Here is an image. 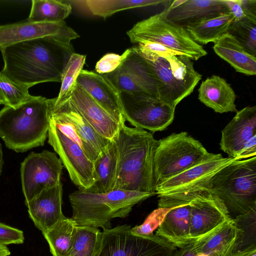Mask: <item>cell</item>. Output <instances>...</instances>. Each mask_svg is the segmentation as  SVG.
<instances>
[{"mask_svg": "<svg viewBox=\"0 0 256 256\" xmlns=\"http://www.w3.org/2000/svg\"><path fill=\"white\" fill-rule=\"evenodd\" d=\"M0 51L4 64L2 71L29 88L45 82H60L74 52L71 42L50 37L18 43Z\"/></svg>", "mask_w": 256, "mask_h": 256, "instance_id": "6da1fadb", "label": "cell"}, {"mask_svg": "<svg viewBox=\"0 0 256 256\" xmlns=\"http://www.w3.org/2000/svg\"><path fill=\"white\" fill-rule=\"evenodd\" d=\"M118 167L114 190L156 194L154 156L157 142L148 131L120 124L114 140Z\"/></svg>", "mask_w": 256, "mask_h": 256, "instance_id": "7a4b0ae2", "label": "cell"}, {"mask_svg": "<svg viewBox=\"0 0 256 256\" xmlns=\"http://www.w3.org/2000/svg\"><path fill=\"white\" fill-rule=\"evenodd\" d=\"M52 99L34 96L14 108L0 110V137L6 146L17 152L44 146L50 125Z\"/></svg>", "mask_w": 256, "mask_h": 256, "instance_id": "3957f363", "label": "cell"}, {"mask_svg": "<svg viewBox=\"0 0 256 256\" xmlns=\"http://www.w3.org/2000/svg\"><path fill=\"white\" fill-rule=\"evenodd\" d=\"M154 194L120 189L102 193L78 190L69 195L71 218L77 226L110 229L113 218H126L134 205Z\"/></svg>", "mask_w": 256, "mask_h": 256, "instance_id": "277c9868", "label": "cell"}, {"mask_svg": "<svg viewBox=\"0 0 256 256\" xmlns=\"http://www.w3.org/2000/svg\"><path fill=\"white\" fill-rule=\"evenodd\" d=\"M204 190L223 202L232 219L256 208V156L234 160L212 178Z\"/></svg>", "mask_w": 256, "mask_h": 256, "instance_id": "5b68a950", "label": "cell"}, {"mask_svg": "<svg viewBox=\"0 0 256 256\" xmlns=\"http://www.w3.org/2000/svg\"><path fill=\"white\" fill-rule=\"evenodd\" d=\"M135 46L156 77L158 99L176 108L182 100L192 92L202 78L192 60L180 54L158 55Z\"/></svg>", "mask_w": 256, "mask_h": 256, "instance_id": "8992f818", "label": "cell"}, {"mask_svg": "<svg viewBox=\"0 0 256 256\" xmlns=\"http://www.w3.org/2000/svg\"><path fill=\"white\" fill-rule=\"evenodd\" d=\"M209 154L200 142L185 132L158 140L154 156L156 186L200 162Z\"/></svg>", "mask_w": 256, "mask_h": 256, "instance_id": "52a82bcc", "label": "cell"}, {"mask_svg": "<svg viewBox=\"0 0 256 256\" xmlns=\"http://www.w3.org/2000/svg\"><path fill=\"white\" fill-rule=\"evenodd\" d=\"M126 34L134 44L155 42L192 60H197L207 54L206 51L191 38L184 27L168 20L162 12L138 22Z\"/></svg>", "mask_w": 256, "mask_h": 256, "instance_id": "ba28073f", "label": "cell"}, {"mask_svg": "<svg viewBox=\"0 0 256 256\" xmlns=\"http://www.w3.org/2000/svg\"><path fill=\"white\" fill-rule=\"evenodd\" d=\"M124 224L103 230L94 256H172L177 248L152 234L141 236Z\"/></svg>", "mask_w": 256, "mask_h": 256, "instance_id": "9c48e42d", "label": "cell"}, {"mask_svg": "<svg viewBox=\"0 0 256 256\" xmlns=\"http://www.w3.org/2000/svg\"><path fill=\"white\" fill-rule=\"evenodd\" d=\"M235 160L220 154L210 153L200 162L162 181L156 188L158 197L190 202L202 192L212 178Z\"/></svg>", "mask_w": 256, "mask_h": 256, "instance_id": "30bf717a", "label": "cell"}, {"mask_svg": "<svg viewBox=\"0 0 256 256\" xmlns=\"http://www.w3.org/2000/svg\"><path fill=\"white\" fill-rule=\"evenodd\" d=\"M122 114L136 128L152 132L164 130L173 122L175 108L147 94L120 92Z\"/></svg>", "mask_w": 256, "mask_h": 256, "instance_id": "8fae6325", "label": "cell"}, {"mask_svg": "<svg viewBox=\"0 0 256 256\" xmlns=\"http://www.w3.org/2000/svg\"><path fill=\"white\" fill-rule=\"evenodd\" d=\"M63 164L56 154L48 150L32 152L20 164L22 186L25 200L60 182Z\"/></svg>", "mask_w": 256, "mask_h": 256, "instance_id": "7c38bea8", "label": "cell"}, {"mask_svg": "<svg viewBox=\"0 0 256 256\" xmlns=\"http://www.w3.org/2000/svg\"><path fill=\"white\" fill-rule=\"evenodd\" d=\"M104 75L120 92L144 94L158 98L156 77L136 46L130 48L116 70Z\"/></svg>", "mask_w": 256, "mask_h": 256, "instance_id": "4fadbf2b", "label": "cell"}, {"mask_svg": "<svg viewBox=\"0 0 256 256\" xmlns=\"http://www.w3.org/2000/svg\"><path fill=\"white\" fill-rule=\"evenodd\" d=\"M48 137L72 181L79 190H88L95 182L93 162L81 147L60 132L50 120Z\"/></svg>", "mask_w": 256, "mask_h": 256, "instance_id": "5bb4252c", "label": "cell"}, {"mask_svg": "<svg viewBox=\"0 0 256 256\" xmlns=\"http://www.w3.org/2000/svg\"><path fill=\"white\" fill-rule=\"evenodd\" d=\"M244 236L234 219L180 248L172 256H230L238 250Z\"/></svg>", "mask_w": 256, "mask_h": 256, "instance_id": "9a60e30c", "label": "cell"}, {"mask_svg": "<svg viewBox=\"0 0 256 256\" xmlns=\"http://www.w3.org/2000/svg\"><path fill=\"white\" fill-rule=\"evenodd\" d=\"M54 38L71 42L79 35L67 25L59 22H32L28 20L0 25V50L11 45L42 38Z\"/></svg>", "mask_w": 256, "mask_h": 256, "instance_id": "2e32d148", "label": "cell"}, {"mask_svg": "<svg viewBox=\"0 0 256 256\" xmlns=\"http://www.w3.org/2000/svg\"><path fill=\"white\" fill-rule=\"evenodd\" d=\"M190 234L192 241L232 220L223 202L207 191L200 192L189 202Z\"/></svg>", "mask_w": 256, "mask_h": 256, "instance_id": "e0dca14e", "label": "cell"}, {"mask_svg": "<svg viewBox=\"0 0 256 256\" xmlns=\"http://www.w3.org/2000/svg\"><path fill=\"white\" fill-rule=\"evenodd\" d=\"M158 198V208H168V210L155 234L177 248L192 242L190 234L191 208L189 202Z\"/></svg>", "mask_w": 256, "mask_h": 256, "instance_id": "ac0fdd59", "label": "cell"}, {"mask_svg": "<svg viewBox=\"0 0 256 256\" xmlns=\"http://www.w3.org/2000/svg\"><path fill=\"white\" fill-rule=\"evenodd\" d=\"M162 11L168 21L186 26L203 20L230 12L225 0H169Z\"/></svg>", "mask_w": 256, "mask_h": 256, "instance_id": "d6986e66", "label": "cell"}, {"mask_svg": "<svg viewBox=\"0 0 256 256\" xmlns=\"http://www.w3.org/2000/svg\"><path fill=\"white\" fill-rule=\"evenodd\" d=\"M52 99L51 110L70 123L82 141V150L92 162L110 141L100 136L89 124L70 97L60 102Z\"/></svg>", "mask_w": 256, "mask_h": 256, "instance_id": "ffe728a7", "label": "cell"}, {"mask_svg": "<svg viewBox=\"0 0 256 256\" xmlns=\"http://www.w3.org/2000/svg\"><path fill=\"white\" fill-rule=\"evenodd\" d=\"M62 185L46 188L24 202L30 218L42 234L66 218L62 212Z\"/></svg>", "mask_w": 256, "mask_h": 256, "instance_id": "44dd1931", "label": "cell"}, {"mask_svg": "<svg viewBox=\"0 0 256 256\" xmlns=\"http://www.w3.org/2000/svg\"><path fill=\"white\" fill-rule=\"evenodd\" d=\"M76 84L118 122H126L122 114L120 92L104 74L82 70Z\"/></svg>", "mask_w": 256, "mask_h": 256, "instance_id": "7402d4cb", "label": "cell"}, {"mask_svg": "<svg viewBox=\"0 0 256 256\" xmlns=\"http://www.w3.org/2000/svg\"><path fill=\"white\" fill-rule=\"evenodd\" d=\"M70 98L80 113L100 136L109 140H114L120 124L77 84Z\"/></svg>", "mask_w": 256, "mask_h": 256, "instance_id": "603a6c76", "label": "cell"}, {"mask_svg": "<svg viewBox=\"0 0 256 256\" xmlns=\"http://www.w3.org/2000/svg\"><path fill=\"white\" fill-rule=\"evenodd\" d=\"M256 134V106H248L238 110L222 130L220 148L234 159L244 144Z\"/></svg>", "mask_w": 256, "mask_h": 256, "instance_id": "cb8c5ba5", "label": "cell"}, {"mask_svg": "<svg viewBox=\"0 0 256 256\" xmlns=\"http://www.w3.org/2000/svg\"><path fill=\"white\" fill-rule=\"evenodd\" d=\"M199 100L215 112H238L236 94L230 84L222 78L212 75L202 81L198 90Z\"/></svg>", "mask_w": 256, "mask_h": 256, "instance_id": "d4e9b609", "label": "cell"}, {"mask_svg": "<svg viewBox=\"0 0 256 256\" xmlns=\"http://www.w3.org/2000/svg\"><path fill=\"white\" fill-rule=\"evenodd\" d=\"M215 53L238 72L247 76L256 74V58L248 52L232 35L226 32L214 42Z\"/></svg>", "mask_w": 256, "mask_h": 256, "instance_id": "484cf974", "label": "cell"}, {"mask_svg": "<svg viewBox=\"0 0 256 256\" xmlns=\"http://www.w3.org/2000/svg\"><path fill=\"white\" fill-rule=\"evenodd\" d=\"M93 164L95 182L87 190L102 193L114 190L118 167L117 148L114 140L108 142Z\"/></svg>", "mask_w": 256, "mask_h": 256, "instance_id": "4316f807", "label": "cell"}, {"mask_svg": "<svg viewBox=\"0 0 256 256\" xmlns=\"http://www.w3.org/2000/svg\"><path fill=\"white\" fill-rule=\"evenodd\" d=\"M234 20V17L230 12L203 20L184 28L196 42L206 44L216 42L226 33Z\"/></svg>", "mask_w": 256, "mask_h": 256, "instance_id": "83f0119b", "label": "cell"}, {"mask_svg": "<svg viewBox=\"0 0 256 256\" xmlns=\"http://www.w3.org/2000/svg\"><path fill=\"white\" fill-rule=\"evenodd\" d=\"M76 226L71 218H65L42 234L52 256H68Z\"/></svg>", "mask_w": 256, "mask_h": 256, "instance_id": "f1b7e54d", "label": "cell"}, {"mask_svg": "<svg viewBox=\"0 0 256 256\" xmlns=\"http://www.w3.org/2000/svg\"><path fill=\"white\" fill-rule=\"evenodd\" d=\"M89 12L94 16L104 18L124 10L166 4V0H82Z\"/></svg>", "mask_w": 256, "mask_h": 256, "instance_id": "f546056e", "label": "cell"}, {"mask_svg": "<svg viewBox=\"0 0 256 256\" xmlns=\"http://www.w3.org/2000/svg\"><path fill=\"white\" fill-rule=\"evenodd\" d=\"M70 3L57 0H32L28 20L35 22L64 21L70 14Z\"/></svg>", "mask_w": 256, "mask_h": 256, "instance_id": "4dcf8cb0", "label": "cell"}, {"mask_svg": "<svg viewBox=\"0 0 256 256\" xmlns=\"http://www.w3.org/2000/svg\"><path fill=\"white\" fill-rule=\"evenodd\" d=\"M100 232L94 226H76L72 248L68 256H94Z\"/></svg>", "mask_w": 256, "mask_h": 256, "instance_id": "1f68e13d", "label": "cell"}, {"mask_svg": "<svg viewBox=\"0 0 256 256\" xmlns=\"http://www.w3.org/2000/svg\"><path fill=\"white\" fill-rule=\"evenodd\" d=\"M86 56L74 52L69 58L61 76L59 94L54 98L60 102L70 98L76 84V80L85 64Z\"/></svg>", "mask_w": 256, "mask_h": 256, "instance_id": "d6a6232c", "label": "cell"}, {"mask_svg": "<svg viewBox=\"0 0 256 256\" xmlns=\"http://www.w3.org/2000/svg\"><path fill=\"white\" fill-rule=\"evenodd\" d=\"M29 88L0 72V94L5 106L15 108L28 101L32 96L29 93Z\"/></svg>", "mask_w": 256, "mask_h": 256, "instance_id": "836d02e7", "label": "cell"}, {"mask_svg": "<svg viewBox=\"0 0 256 256\" xmlns=\"http://www.w3.org/2000/svg\"><path fill=\"white\" fill-rule=\"evenodd\" d=\"M227 32L233 36L248 52L256 56V22L246 18L234 20Z\"/></svg>", "mask_w": 256, "mask_h": 256, "instance_id": "e575fe53", "label": "cell"}, {"mask_svg": "<svg viewBox=\"0 0 256 256\" xmlns=\"http://www.w3.org/2000/svg\"><path fill=\"white\" fill-rule=\"evenodd\" d=\"M234 220L244 233L242 241L238 250L252 244H256V208L237 216Z\"/></svg>", "mask_w": 256, "mask_h": 256, "instance_id": "d590c367", "label": "cell"}, {"mask_svg": "<svg viewBox=\"0 0 256 256\" xmlns=\"http://www.w3.org/2000/svg\"><path fill=\"white\" fill-rule=\"evenodd\" d=\"M168 208H159L154 210L140 226L131 228L134 234L141 236H148L153 233V231L162 222Z\"/></svg>", "mask_w": 256, "mask_h": 256, "instance_id": "8d00e7d4", "label": "cell"}, {"mask_svg": "<svg viewBox=\"0 0 256 256\" xmlns=\"http://www.w3.org/2000/svg\"><path fill=\"white\" fill-rule=\"evenodd\" d=\"M130 48L126 50L122 55L108 53L104 55L96 64V72L100 74H106L116 70L127 56Z\"/></svg>", "mask_w": 256, "mask_h": 256, "instance_id": "74e56055", "label": "cell"}, {"mask_svg": "<svg viewBox=\"0 0 256 256\" xmlns=\"http://www.w3.org/2000/svg\"><path fill=\"white\" fill-rule=\"evenodd\" d=\"M24 240L22 230L0 222V246L22 244Z\"/></svg>", "mask_w": 256, "mask_h": 256, "instance_id": "f35d334b", "label": "cell"}, {"mask_svg": "<svg viewBox=\"0 0 256 256\" xmlns=\"http://www.w3.org/2000/svg\"><path fill=\"white\" fill-rule=\"evenodd\" d=\"M256 155V134L250 138L244 145L242 148L234 158L240 160L247 159Z\"/></svg>", "mask_w": 256, "mask_h": 256, "instance_id": "ab89813d", "label": "cell"}, {"mask_svg": "<svg viewBox=\"0 0 256 256\" xmlns=\"http://www.w3.org/2000/svg\"><path fill=\"white\" fill-rule=\"evenodd\" d=\"M230 256H256V244H252L236 251Z\"/></svg>", "mask_w": 256, "mask_h": 256, "instance_id": "60d3db41", "label": "cell"}, {"mask_svg": "<svg viewBox=\"0 0 256 256\" xmlns=\"http://www.w3.org/2000/svg\"><path fill=\"white\" fill-rule=\"evenodd\" d=\"M10 250L7 246H0V256H9Z\"/></svg>", "mask_w": 256, "mask_h": 256, "instance_id": "b9f144b4", "label": "cell"}, {"mask_svg": "<svg viewBox=\"0 0 256 256\" xmlns=\"http://www.w3.org/2000/svg\"><path fill=\"white\" fill-rule=\"evenodd\" d=\"M4 164L3 152L2 144L0 143V176L2 172L3 166Z\"/></svg>", "mask_w": 256, "mask_h": 256, "instance_id": "7bdbcfd3", "label": "cell"}, {"mask_svg": "<svg viewBox=\"0 0 256 256\" xmlns=\"http://www.w3.org/2000/svg\"><path fill=\"white\" fill-rule=\"evenodd\" d=\"M0 104H4V100H3L0 94Z\"/></svg>", "mask_w": 256, "mask_h": 256, "instance_id": "ee69618b", "label": "cell"}]
</instances>
